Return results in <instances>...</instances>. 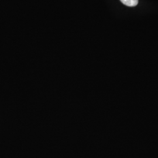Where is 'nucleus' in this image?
<instances>
[{
  "label": "nucleus",
  "mask_w": 158,
  "mask_h": 158,
  "mask_svg": "<svg viewBox=\"0 0 158 158\" xmlns=\"http://www.w3.org/2000/svg\"><path fill=\"white\" fill-rule=\"evenodd\" d=\"M124 5L128 6H135L138 4V0H120Z\"/></svg>",
  "instance_id": "f257e3e1"
}]
</instances>
